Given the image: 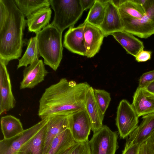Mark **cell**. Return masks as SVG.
<instances>
[{
    "instance_id": "6da1fadb",
    "label": "cell",
    "mask_w": 154,
    "mask_h": 154,
    "mask_svg": "<svg viewBox=\"0 0 154 154\" xmlns=\"http://www.w3.org/2000/svg\"><path fill=\"white\" fill-rule=\"evenodd\" d=\"M90 86L86 82L76 84L61 78L45 89L39 101L38 115L42 120L85 109L86 96Z\"/></svg>"
},
{
    "instance_id": "7a4b0ae2",
    "label": "cell",
    "mask_w": 154,
    "mask_h": 154,
    "mask_svg": "<svg viewBox=\"0 0 154 154\" xmlns=\"http://www.w3.org/2000/svg\"><path fill=\"white\" fill-rule=\"evenodd\" d=\"M4 1L8 13L3 26L0 28V59L7 66L10 61L21 56L25 43L23 37L26 22L14 0Z\"/></svg>"
},
{
    "instance_id": "3957f363",
    "label": "cell",
    "mask_w": 154,
    "mask_h": 154,
    "mask_svg": "<svg viewBox=\"0 0 154 154\" xmlns=\"http://www.w3.org/2000/svg\"><path fill=\"white\" fill-rule=\"evenodd\" d=\"M62 33L50 24L36 33L40 56L43 58L44 63L54 71L63 58Z\"/></svg>"
},
{
    "instance_id": "277c9868",
    "label": "cell",
    "mask_w": 154,
    "mask_h": 154,
    "mask_svg": "<svg viewBox=\"0 0 154 154\" xmlns=\"http://www.w3.org/2000/svg\"><path fill=\"white\" fill-rule=\"evenodd\" d=\"M50 3L54 11L50 24L62 33L66 29L74 26L84 12L80 0H50Z\"/></svg>"
},
{
    "instance_id": "5b68a950",
    "label": "cell",
    "mask_w": 154,
    "mask_h": 154,
    "mask_svg": "<svg viewBox=\"0 0 154 154\" xmlns=\"http://www.w3.org/2000/svg\"><path fill=\"white\" fill-rule=\"evenodd\" d=\"M144 8L146 14L140 19L120 14L123 30L142 38L154 34V0H147Z\"/></svg>"
},
{
    "instance_id": "8992f818",
    "label": "cell",
    "mask_w": 154,
    "mask_h": 154,
    "mask_svg": "<svg viewBox=\"0 0 154 154\" xmlns=\"http://www.w3.org/2000/svg\"><path fill=\"white\" fill-rule=\"evenodd\" d=\"M118 133L103 125L89 141L91 154H115L119 146Z\"/></svg>"
},
{
    "instance_id": "52a82bcc",
    "label": "cell",
    "mask_w": 154,
    "mask_h": 154,
    "mask_svg": "<svg viewBox=\"0 0 154 154\" xmlns=\"http://www.w3.org/2000/svg\"><path fill=\"white\" fill-rule=\"evenodd\" d=\"M138 116L131 104L126 100L120 102L117 109L116 125L121 138L129 136L138 127Z\"/></svg>"
},
{
    "instance_id": "ba28073f",
    "label": "cell",
    "mask_w": 154,
    "mask_h": 154,
    "mask_svg": "<svg viewBox=\"0 0 154 154\" xmlns=\"http://www.w3.org/2000/svg\"><path fill=\"white\" fill-rule=\"evenodd\" d=\"M48 118L41 120L20 134L0 141V154H16L21 147L45 125Z\"/></svg>"
},
{
    "instance_id": "9c48e42d",
    "label": "cell",
    "mask_w": 154,
    "mask_h": 154,
    "mask_svg": "<svg viewBox=\"0 0 154 154\" xmlns=\"http://www.w3.org/2000/svg\"><path fill=\"white\" fill-rule=\"evenodd\" d=\"M69 129L75 141L82 142L88 140L92 126L85 109L73 113L68 116Z\"/></svg>"
},
{
    "instance_id": "30bf717a",
    "label": "cell",
    "mask_w": 154,
    "mask_h": 154,
    "mask_svg": "<svg viewBox=\"0 0 154 154\" xmlns=\"http://www.w3.org/2000/svg\"><path fill=\"white\" fill-rule=\"evenodd\" d=\"M16 103L7 65L0 59V115L13 109Z\"/></svg>"
},
{
    "instance_id": "8fae6325",
    "label": "cell",
    "mask_w": 154,
    "mask_h": 154,
    "mask_svg": "<svg viewBox=\"0 0 154 154\" xmlns=\"http://www.w3.org/2000/svg\"><path fill=\"white\" fill-rule=\"evenodd\" d=\"M42 60L38 59L28 66L23 71V79L20 83V89L32 88L44 80L48 72Z\"/></svg>"
},
{
    "instance_id": "7c38bea8",
    "label": "cell",
    "mask_w": 154,
    "mask_h": 154,
    "mask_svg": "<svg viewBox=\"0 0 154 154\" xmlns=\"http://www.w3.org/2000/svg\"><path fill=\"white\" fill-rule=\"evenodd\" d=\"M84 23L76 27H71L66 32L64 37L63 46L71 52L85 56V45Z\"/></svg>"
},
{
    "instance_id": "4fadbf2b",
    "label": "cell",
    "mask_w": 154,
    "mask_h": 154,
    "mask_svg": "<svg viewBox=\"0 0 154 154\" xmlns=\"http://www.w3.org/2000/svg\"><path fill=\"white\" fill-rule=\"evenodd\" d=\"M84 23L85 56L91 58L99 52L105 35L99 27L86 22Z\"/></svg>"
},
{
    "instance_id": "5bb4252c",
    "label": "cell",
    "mask_w": 154,
    "mask_h": 154,
    "mask_svg": "<svg viewBox=\"0 0 154 154\" xmlns=\"http://www.w3.org/2000/svg\"><path fill=\"white\" fill-rule=\"evenodd\" d=\"M140 125L129 135L125 147L140 145L154 132V113L143 116Z\"/></svg>"
},
{
    "instance_id": "9a60e30c",
    "label": "cell",
    "mask_w": 154,
    "mask_h": 154,
    "mask_svg": "<svg viewBox=\"0 0 154 154\" xmlns=\"http://www.w3.org/2000/svg\"><path fill=\"white\" fill-rule=\"evenodd\" d=\"M106 10L103 21L99 27L106 37L114 32L123 30L118 9L108 0L105 4Z\"/></svg>"
},
{
    "instance_id": "2e32d148",
    "label": "cell",
    "mask_w": 154,
    "mask_h": 154,
    "mask_svg": "<svg viewBox=\"0 0 154 154\" xmlns=\"http://www.w3.org/2000/svg\"><path fill=\"white\" fill-rule=\"evenodd\" d=\"M131 104L139 117L154 113V94L146 88L138 87Z\"/></svg>"
},
{
    "instance_id": "e0dca14e",
    "label": "cell",
    "mask_w": 154,
    "mask_h": 154,
    "mask_svg": "<svg viewBox=\"0 0 154 154\" xmlns=\"http://www.w3.org/2000/svg\"><path fill=\"white\" fill-rule=\"evenodd\" d=\"M69 115H60L48 118L44 154H45L54 139L69 129Z\"/></svg>"
},
{
    "instance_id": "ac0fdd59",
    "label": "cell",
    "mask_w": 154,
    "mask_h": 154,
    "mask_svg": "<svg viewBox=\"0 0 154 154\" xmlns=\"http://www.w3.org/2000/svg\"><path fill=\"white\" fill-rule=\"evenodd\" d=\"M85 109L90 119L91 130L94 133L103 125V122L104 115L102 113L95 98L94 89L91 86L87 91L85 102Z\"/></svg>"
},
{
    "instance_id": "d6986e66",
    "label": "cell",
    "mask_w": 154,
    "mask_h": 154,
    "mask_svg": "<svg viewBox=\"0 0 154 154\" xmlns=\"http://www.w3.org/2000/svg\"><path fill=\"white\" fill-rule=\"evenodd\" d=\"M111 35L121 44L129 54L136 57L139 53L143 50V42L133 34L124 30L119 31Z\"/></svg>"
},
{
    "instance_id": "ffe728a7",
    "label": "cell",
    "mask_w": 154,
    "mask_h": 154,
    "mask_svg": "<svg viewBox=\"0 0 154 154\" xmlns=\"http://www.w3.org/2000/svg\"><path fill=\"white\" fill-rule=\"evenodd\" d=\"M51 14V8L47 7L38 10L26 17L29 31L36 34L50 24Z\"/></svg>"
},
{
    "instance_id": "44dd1931",
    "label": "cell",
    "mask_w": 154,
    "mask_h": 154,
    "mask_svg": "<svg viewBox=\"0 0 154 154\" xmlns=\"http://www.w3.org/2000/svg\"><path fill=\"white\" fill-rule=\"evenodd\" d=\"M47 123L23 144L16 154H44Z\"/></svg>"
},
{
    "instance_id": "7402d4cb",
    "label": "cell",
    "mask_w": 154,
    "mask_h": 154,
    "mask_svg": "<svg viewBox=\"0 0 154 154\" xmlns=\"http://www.w3.org/2000/svg\"><path fill=\"white\" fill-rule=\"evenodd\" d=\"M1 126L5 139L11 138L21 133L24 130L20 119L11 115L1 118Z\"/></svg>"
},
{
    "instance_id": "603a6c76",
    "label": "cell",
    "mask_w": 154,
    "mask_h": 154,
    "mask_svg": "<svg viewBox=\"0 0 154 154\" xmlns=\"http://www.w3.org/2000/svg\"><path fill=\"white\" fill-rule=\"evenodd\" d=\"M75 142L70 131L68 129L54 139L45 154H59Z\"/></svg>"
},
{
    "instance_id": "cb8c5ba5",
    "label": "cell",
    "mask_w": 154,
    "mask_h": 154,
    "mask_svg": "<svg viewBox=\"0 0 154 154\" xmlns=\"http://www.w3.org/2000/svg\"><path fill=\"white\" fill-rule=\"evenodd\" d=\"M144 0H125L118 8L119 13L138 19L146 14L143 6Z\"/></svg>"
},
{
    "instance_id": "d4e9b609",
    "label": "cell",
    "mask_w": 154,
    "mask_h": 154,
    "mask_svg": "<svg viewBox=\"0 0 154 154\" xmlns=\"http://www.w3.org/2000/svg\"><path fill=\"white\" fill-rule=\"evenodd\" d=\"M27 48L25 52L19 60L17 69L22 66L26 67L39 59V53L36 36L31 38L27 42Z\"/></svg>"
},
{
    "instance_id": "484cf974",
    "label": "cell",
    "mask_w": 154,
    "mask_h": 154,
    "mask_svg": "<svg viewBox=\"0 0 154 154\" xmlns=\"http://www.w3.org/2000/svg\"><path fill=\"white\" fill-rule=\"evenodd\" d=\"M25 17H27L38 10L49 7L50 0H14Z\"/></svg>"
},
{
    "instance_id": "4316f807",
    "label": "cell",
    "mask_w": 154,
    "mask_h": 154,
    "mask_svg": "<svg viewBox=\"0 0 154 154\" xmlns=\"http://www.w3.org/2000/svg\"><path fill=\"white\" fill-rule=\"evenodd\" d=\"M105 3H102L100 0H96L90 9L84 22L99 27L104 19L106 10Z\"/></svg>"
},
{
    "instance_id": "83f0119b",
    "label": "cell",
    "mask_w": 154,
    "mask_h": 154,
    "mask_svg": "<svg viewBox=\"0 0 154 154\" xmlns=\"http://www.w3.org/2000/svg\"><path fill=\"white\" fill-rule=\"evenodd\" d=\"M94 94L97 104L104 115L111 100L110 94L105 90L97 89H94Z\"/></svg>"
},
{
    "instance_id": "f1b7e54d",
    "label": "cell",
    "mask_w": 154,
    "mask_h": 154,
    "mask_svg": "<svg viewBox=\"0 0 154 154\" xmlns=\"http://www.w3.org/2000/svg\"><path fill=\"white\" fill-rule=\"evenodd\" d=\"M89 140L75 142L69 148L59 154H91Z\"/></svg>"
},
{
    "instance_id": "f546056e",
    "label": "cell",
    "mask_w": 154,
    "mask_h": 154,
    "mask_svg": "<svg viewBox=\"0 0 154 154\" xmlns=\"http://www.w3.org/2000/svg\"><path fill=\"white\" fill-rule=\"evenodd\" d=\"M154 82V70L144 73L140 77L138 87L146 88Z\"/></svg>"
},
{
    "instance_id": "4dcf8cb0",
    "label": "cell",
    "mask_w": 154,
    "mask_h": 154,
    "mask_svg": "<svg viewBox=\"0 0 154 154\" xmlns=\"http://www.w3.org/2000/svg\"><path fill=\"white\" fill-rule=\"evenodd\" d=\"M8 10L4 0H0V28L3 25L6 19Z\"/></svg>"
},
{
    "instance_id": "1f68e13d",
    "label": "cell",
    "mask_w": 154,
    "mask_h": 154,
    "mask_svg": "<svg viewBox=\"0 0 154 154\" xmlns=\"http://www.w3.org/2000/svg\"><path fill=\"white\" fill-rule=\"evenodd\" d=\"M152 52L150 51H142L135 57L136 60L138 62H145L151 58Z\"/></svg>"
},
{
    "instance_id": "d6a6232c",
    "label": "cell",
    "mask_w": 154,
    "mask_h": 154,
    "mask_svg": "<svg viewBox=\"0 0 154 154\" xmlns=\"http://www.w3.org/2000/svg\"><path fill=\"white\" fill-rule=\"evenodd\" d=\"M148 154H154V132L145 141Z\"/></svg>"
},
{
    "instance_id": "836d02e7",
    "label": "cell",
    "mask_w": 154,
    "mask_h": 154,
    "mask_svg": "<svg viewBox=\"0 0 154 154\" xmlns=\"http://www.w3.org/2000/svg\"><path fill=\"white\" fill-rule=\"evenodd\" d=\"M140 146L134 145L125 147L122 154H138Z\"/></svg>"
},
{
    "instance_id": "e575fe53",
    "label": "cell",
    "mask_w": 154,
    "mask_h": 154,
    "mask_svg": "<svg viewBox=\"0 0 154 154\" xmlns=\"http://www.w3.org/2000/svg\"><path fill=\"white\" fill-rule=\"evenodd\" d=\"M96 0H80V3L83 11L90 9L94 5Z\"/></svg>"
},
{
    "instance_id": "d590c367",
    "label": "cell",
    "mask_w": 154,
    "mask_h": 154,
    "mask_svg": "<svg viewBox=\"0 0 154 154\" xmlns=\"http://www.w3.org/2000/svg\"><path fill=\"white\" fill-rule=\"evenodd\" d=\"M138 154H148L146 145L145 142L140 145Z\"/></svg>"
},
{
    "instance_id": "8d00e7d4",
    "label": "cell",
    "mask_w": 154,
    "mask_h": 154,
    "mask_svg": "<svg viewBox=\"0 0 154 154\" xmlns=\"http://www.w3.org/2000/svg\"><path fill=\"white\" fill-rule=\"evenodd\" d=\"M111 1L114 5L118 8L120 5L125 1V0H111Z\"/></svg>"
},
{
    "instance_id": "74e56055",
    "label": "cell",
    "mask_w": 154,
    "mask_h": 154,
    "mask_svg": "<svg viewBox=\"0 0 154 154\" xmlns=\"http://www.w3.org/2000/svg\"><path fill=\"white\" fill-rule=\"evenodd\" d=\"M146 89L149 91L154 94V82L150 84Z\"/></svg>"
}]
</instances>
